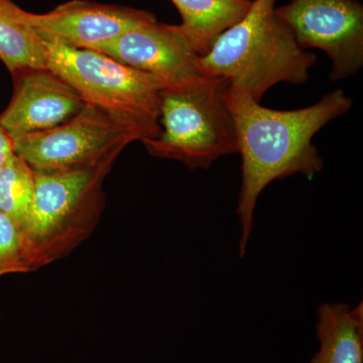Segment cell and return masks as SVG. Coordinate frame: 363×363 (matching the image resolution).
Masks as SVG:
<instances>
[{
  "instance_id": "cell-7",
  "label": "cell",
  "mask_w": 363,
  "mask_h": 363,
  "mask_svg": "<svg viewBox=\"0 0 363 363\" xmlns=\"http://www.w3.org/2000/svg\"><path fill=\"white\" fill-rule=\"evenodd\" d=\"M276 11L302 49L326 52L334 82L362 68L363 6L357 0H292Z\"/></svg>"
},
{
  "instance_id": "cell-15",
  "label": "cell",
  "mask_w": 363,
  "mask_h": 363,
  "mask_svg": "<svg viewBox=\"0 0 363 363\" xmlns=\"http://www.w3.org/2000/svg\"><path fill=\"white\" fill-rule=\"evenodd\" d=\"M33 272L20 227L0 212V277Z\"/></svg>"
},
{
  "instance_id": "cell-10",
  "label": "cell",
  "mask_w": 363,
  "mask_h": 363,
  "mask_svg": "<svg viewBox=\"0 0 363 363\" xmlns=\"http://www.w3.org/2000/svg\"><path fill=\"white\" fill-rule=\"evenodd\" d=\"M13 96L0 114V126L11 138L52 130L71 121L85 102L50 69H30L14 74Z\"/></svg>"
},
{
  "instance_id": "cell-4",
  "label": "cell",
  "mask_w": 363,
  "mask_h": 363,
  "mask_svg": "<svg viewBox=\"0 0 363 363\" xmlns=\"http://www.w3.org/2000/svg\"><path fill=\"white\" fill-rule=\"evenodd\" d=\"M48 69L78 93L85 104L96 107L138 136L161 133V95L164 85L150 74L119 63L104 52L45 43Z\"/></svg>"
},
{
  "instance_id": "cell-9",
  "label": "cell",
  "mask_w": 363,
  "mask_h": 363,
  "mask_svg": "<svg viewBox=\"0 0 363 363\" xmlns=\"http://www.w3.org/2000/svg\"><path fill=\"white\" fill-rule=\"evenodd\" d=\"M28 18L45 43L93 51L128 30L157 21L147 11L89 0H71L49 13H28Z\"/></svg>"
},
{
  "instance_id": "cell-8",
  "label": "cell",
  "mask_w": 363,
  "mask_h": 363,
  "mask_svg": "<svg viewBox=\"0 0 363 363\" xmlns=\"http://www.w3.org/2000/svg\"><path fill=\"white\" fill-rule=\"evenodd\" d=\"M119 63L150 74L164 89L182 87L202 77L199 58L181 26L154 21L128 30L98 47Z\"/></svg>"
},
{
  "instance_id": "cell-16",
  "label": "cell",
  "mask_w": 363,
  "mask_h": 363,
  "mask_svg": "<svg viewBox=\"0 0 363 363\" xmlns=\"http://www.w3.org/2000/svg\"><path fill=\"white\" fill-rule=\"evenodd\" d=\"M14 155L13 140L0 126V168Z\"/></svg>"
},
{
  "instance_id": "cell-1",
  "label": "cell",
  "mask_w": 363,
  "mask_h": 363,
  "mask_svg": "<svg viewBox=\"0 0 363 363\" xmlns=\"http://www.w3.org/2000/svg\"><path fill=\"white\" fill-rule=\"evenodd\" d=\"M225 100L233 116L240 154L242 182L238 213L241 226L240 255L247 252L257 199L272 182L301 174L313 178L324 168L313 138L333 119L347 113L352 100L332 91L317 104L296 111L262 106L248 93L228 85Z\"/></svg>"
},
{
  "instance_id": "cell-13",
  "label": "cell",
  "mask_w": 363,
  "mask_h": 363,
  "mask_svg": "<svg viewBox=\"0 0 363 363\" xmlns=\"http://www.w3.org/2000/svg\"><path fill=\"white\" fill-rule=\"evenodd\" d=\"M182 16L181 28L199 56L206 54L224 30L240 21L252 0H172Z\"/></svg>"
},
{
  "instance_id": "cell-2",
  "label": "cell",
  "mask_w": 363,
  "mask_h": 363,
  "mask_svg": "<svg viewBox=\"0 0 363 363\" xmlns=\"http://www.w3.org/2000/svg\"><path fill=\"white\" fill-rule=\"evenodd\" d=\"M276 2L252 0L247 13L200 57L203 75L225 79L230 87L257 102L279 83L304 84L316 57L298 45L290 26L277 13Z\"/></svg>"
},
{
  "instance_id": "cell-11",
  "label": "cell",
  "mask_w": 363,
  "mask_h": 363,
  "mask_svg": "<svg viewBox=\"0 0 363 363\" xmlns=\"http://www.w3.org/2000/svg\"><path fill=\"white\" fill-rule=\"evenodd\" d=\"M316 331L319 350L310 363L363 362L362 303L319 306Z\"/></svg>"
},
{
  "instance_id": "cell-5",
  "label": "cell",
  "mask_w": 363,
  "mask_h": 363,
  "mask_svg": "<svg viewBox=\"0 0 363 363\" xmlns=\"http://www.w3.org/2000/svg\"><path fill=\"white\" fill-rule=\"evenodd\" d=\"M228 81L202 77L161 95V133L142 142L150 154L207 169L226 155L238 154V135L225 100Z\"/></svg>"
},
{
  "instance_id": "cell-12",
  "label": "cell",
  "mask_w": 363,
  "mask_h": 363,
  "mask_svg": "<svg viewBox=\"0 0 363 363\" xmlns=\"http://www.w3.org/2000/svg\"><path fill=\"white\" fill-rule=\"evenodd\" d=\"M47 45L13 0H0V61L11 73L48 68Z\"/></svg>"
},
{
  "instance_id": "cell-6",
  "label": "cell",
  "mask_w": 363,
  "mask_h": 363,
  "mask_svg": "<svg viewBox=\"0 0 363 363\" xmlns=\"http://www.w3.org/2000/svg\"><path fill=\"white\" fill-rule=\"evenodd\" d=\"M138 136L96 107L86 104L71 121L13 140L14 154L33 172L88 168L119 156Z\"/></svg>"
},
{
  "instance_id": "cell-3",
  "label": "cell",
  "mask_w": 363,
  "mask_h": 363,
  "mask_svg": "<svg viewBox=\"0 0 363 363\" xmlns=\"http://www.w3.org/2000/svg\"><path fill=\"white\" fill-rule=\"evenodd\" d=\"M117 157L88 168L33 172L32 213L23 230L33 272L63 259L92 234L104 209V182Z\"/></svg>"
},
{
  "instance_id": "cell-14",
  "label": "cell",
  "mask_w": 363,
  "mask_h": 363,
  "mask_svg": "<svg viewBox=\"0 0 363 363\" xmlns=\"http://www.w3.org/2000/svg\"><path fill=\"white\" fill-rule=\"evenodd\" d=\"M35 175L20 157H13L0 168V212L6 215L21 233L32 213Z\"/></svg>"
}]
</instances>
